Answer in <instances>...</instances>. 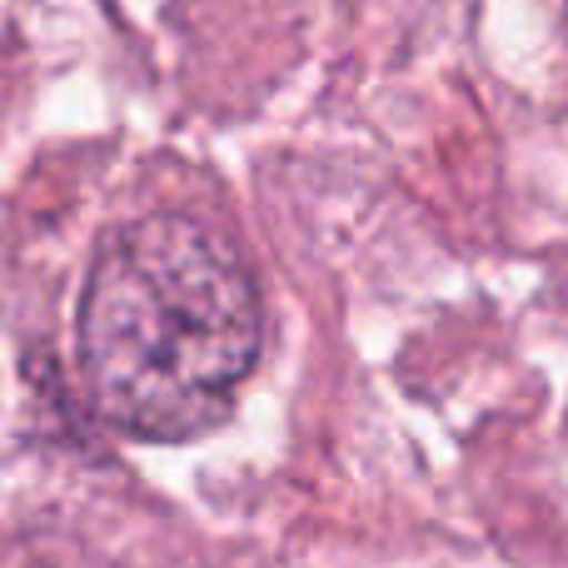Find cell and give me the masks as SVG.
Wrapping results in <instances>:
<instances>
[{"label": "cell", "mask_w": 568, "mask_h": 568, "mask_svg": "<svg viewBox=\"0 0 568 568\" xmlns=\"http://www.w3.org/2000/svg\"><path fill=\"white\" fill-rule=\"evenodd\" d=\"M260 349V284L210 220H130L90 260L75 359L95 414L125 439L185 444L220 429Z\"/></svg>", "instance_id": "cell-1"}]
</instances>
